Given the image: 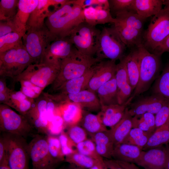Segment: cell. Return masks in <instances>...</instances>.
Segmentation results:
<instances>
[{
    "label": "cell",
    "instance_id": "cell-1",
    "mask_svg": "<svg viewBox=\"0 0 169 169\" xmlns=\"http://www.w3.org/2000/svg\"><path fill=\"white\" fill-rule=\"evenodd\" d=\"M84 21L83 9L75 0H68L64 4L51 11L45 23L49 30L59 38L69 36Z\"/></svg>",
    "mask_w": 169,
    "mask_h": 169
},
{
    "label": "cell",
    "instance_id": "cell-2",
    "mask_svg": "<svg viewBox=\"0 0 169 169\" xmlns=\"http://www.w3.org/2000/svg\"><path fill=\"white\" fill-rule=\"evenodd\" d=\"M101 60L84 54L75 48L71 54L61 60L60 69L49 91L55 92L67 81L80 76Z\"/></svg>",
    "mask_w": 169,
    "mask_h": 169
},
{
    "label": "cell",
    "instance_id": "cell-3",
    "mask_svg": "<svg viewBox=\"0 0 169 169\" xmlns=\"http://www.w3.org/2000/svg\"><path fill=\"white\" fill-rule=\"evenodd\" d=\"M136 48L139 58V78L136 88L126 102L128 105L136 97L147 91L159 75L161 56L150 52L142 44Z\"/></svg>",
    "mask_w": 169,
    "mask_h": 169
},
{
    "label": "cell",
    "instance_id": "cell-4",
    "mask_svg": "<svg viewBox=\"0 0 169 169\" xmlns=\"http://www.w3.org/2000/svg\"><path fill=\"white\" fill-rule=\"evenodd\" d=\"M61 60L45 58L38 63L29 65L20 75L13 79L14 82L28 81L43 90L51 84L59 73Z\"/></svg>",
    "mask_w": 169,
    "mask_h": 169
},
{
    "label": "cell",
    "instance_id": "cell-5",
    "mask_svg": "<svg viewBox=\"0 0 169 169\" xmlns=\"http://www.w3.org/2000/svg\"><path fill=\"white\" fill-rule=\"evenodd\" d=\"M58 38L45 24L40 28L27 30L23 37V42L33 64L38 63L44 60L50 45Z\"/></svg>",
    "mask_w": 169,
    "mask_h": 169
},
{
    "label": "cell",
    "instance_id": "cell-6",
    "mask_svg": "<svg viewBox=\"0 0 169 169\" xmlns=\"http://www.w3.org/2000/svg\"><path fill=\"white\" fill-rule=\"evenodd\" d=\"M32 64L33 61L23 44L0 53V78L10 77L13 79Z\"/></svg>",
    "mask_w": 169,
    "mask_h": 169
},
{
    "label": "cell",
    "instance_id": "cell-7",
    "mask_svg": "<svg viewBox=\"0 0 169 169\" xmlns=\"http://www.w3.org/2000/svg\"><path fill=\"white\" fill-rule=\"evenodd\" d=\"M169 35V11L164 8L151 19L143 33L142 44L152 53Z\"/></svg>",
    "mask_w": 169,
    "mask_h": 169
},
{
    "label": "cell",
    "instance_id": "cell-8",
    "mask_svg": "<svg viewBox=\"0 0 169 169\" xmlns=\"http://www.w3.org/2000/svg\"><path fill=\"white\" fill-rule=\"evenodd\" d=\"M8 165L10 169H29L28 144L25 138L16 134L3 132Z\"/></svg>",
    "mask_w": 169,
    "mask_h": 169
},
{
    "label": "cell",
    "instance_id": "cell-9",
    "mask_svg": "<svg viewBox=\"0 0 169 169\" xmlns=\"http://www.w3.org/2000/svg\"><path fill=\"white\" fill-rule=\"evenodd\" d=\"M126 47L112 27H105L101 30L95 57L101 60L105 59L115 61L120 60L125 56Z\"/></svg>",
    "mask_w": 169,
    "mask_h": 169
},
{
    "label": "cell",
    "instance_id": "cell-10",
    "mask_svg": "<svg viewBox=\"0 0 169 169\" xmlns=\"http://www.w3.org/2000/svg\"><path fill=\"white\" fill-rule=\"evenodd\" d=\"M101 30L84 21L78 25L69 37L75 48L81 53L95 55Z\"/></svg>",
    "mask_w": 169,
    "mask_h": 169
},
{
    "label": "cell",
    "instance_id": "cell-11",
    "mask_svg": "<svg viewBox=\"0 0 169 169\" xmlns=\"http://www.w3.org/2000/svg\"><path fill=\"white\" fill-rule=\"evenodd\" d=\"M0 130L3 132L16 134L24 138L30 134L33 128L26 118L8 105H0Z\"/></svg>",
    "mask_w": 169,
    "mask_h": 169
},
{
    "label": "cell",
    "instance_id": "cell-12",
    "mask_svg": "<svg viewBox=\"0 0 169 169\" xmlns=\"http://www.w3.org/2000/svg\"><path fill=\"white\" fill-rule=\"evenodd\" d=\"M28 148L33 169L54 168L56 165L49 152L47 136L36 135L28 144Z\"/></svg>",
    "mask_w": 169,
    "mask_h": 169
},
{
    "label": "cell",
    "instance_id": "cell-13",
    "mask_svg": "<svg viewBox=\"0 0 169 169\" xmlns=\"http://www.w3.org/2000/svg\"><path fill=\"white\" fill-rule=\"evenodd\" d=\"M36 99L30 109L24 116L33 128L41 133L49 134L46 111L48 98L44 93Z\"/></svg>",
    "mask_w": 169,
    "mask_h": 169
},
{
    "label": "cell",
    "instance_id": "cell-14",
    "mask_svg": "<svg viewBox=\"0 0 169 169\" xmlns=\"http://www.w3.org/2000/svg\"><path fill=\"white\" fill-rule=\"evenodd\" d=\"M116 66V61L109 59L102 60L95 64L87 89L96 93L100 87L115 76Z\"/></svg>",
    "mask_w": 169,
    "mask_h": 169
},
{
    "label": "cell",
    "instance_id": "cell-15",
    "mask_svg": "<svg viewBox=\"0 0 169 169\" xmlns=\"http://www.w3.org/2000/svg\"><path fill=\"white\" fill-rule=\"evenodd\" d=\"M168 102L161 96L153 94L130 103L128 105L129 111L133 117L140 116L146 113L156 114Z\"/></svg>",
    "mask_w": 169,
    "mask_h": 169
},
{
    "label": "cell",
    "instance_id": "cell-16",
    "mask_svg": "<svg viewBox=\"0 0 169 169\" xmlns=\"http://www.w3.org/2000/svg\"><path fill=\"white\" fill-rule=\"evenodd\" d=\"M167 158V148L162 146L142 151L136 163L144 169H165Z\"/></svg>",
    "mask_w": 169,
    "mask_h": 169
},
{
    "label": "cell",
    "instance_id": "cell-17",
    "mask_svg": "<svg viewBox=\"0 0 169 169\" xmlns=\"http://www.w3.org/2000/svg\"><path fill=\"white\" fill-rule=\"evenodd\" d=\"M38 0H19L17 12L13 19L15 32L22 37L25 33L30 14L38 5Z\"/></svg>",
    "mask_w": 169,
    "mask_h": 169
},
{
    "label": "cell",
    "instance_id": "cell-18",
    "mask_svg": "<svg viewBox=\"0 0 169 169\" xmlns=\"http://www.w3.org/2000/svg\"><path fill=\"white\" fill-rule=\"evenodd\" d=\"M115 78L118 89V104H126L133 91L129 82L123 57L116 64Z\"/></svg>",
    "mask_w": 169,
    "mask_h": 169
},
{
    "label": "cell",
    "instance_id": "cell-19",
    "mask_svg": "<svg viewBox=\"0 0 169 169\" xmlns=\"http://www.w3.org/2000/svg\"><path fill=\"white\" fill-rule=\"evenodd\" d=\"M67 100L78 105L83 110L99 112L101 106L96 93L86 89L75 94L66 95Z\"/></svg>",
    "mask_w": 169,
    "mask_h": 169
},
{
    "label": "cell",
    "instance_id": "cell-20",
    "mask_svg": "<svg viewBox=\"0 0 169 169\" xmlns=\"http://www.w3.org/2000/svg\"><path fill=\"white\" fill-rule=\"evenodd\" d=\"M132 118L127 106L121 119L110 129L108 130V133L114 146L121 143L132 128Z\"/></svg>",
    "mask_w": 169,
    "mask_h": 169
},
{
    "label": "cell",
    "instance_id": "cell-21",
    "mask_svg": "<svg viewBox=\"0 0 169 169\" xmlns=\"http://www.w3.org/2000/svg\"><path fill=\"white\" fill-rule=\"evenodd\" d=\"M128 106V105L125 104L102 106L100 110L97 115L105 126L111 128L121 119Z\"/></svg>",
    "mask_w": 169,
    "mask_h": 169
},
{
    "label": "cell",
    "instance_id": "cell-22",
    "mask_svg": "<svg viewBox=\"0 0 169 169\" xmlns=\"http://www.w3.org/2000/svg\"><path fill=\"white\" fill-rule=\"evenodd\" d=\"M83 13L85 21L93 26L108 23L113 24L117 21L112 16L110 11L100 7L90 6L86 8L83 9Z\"/></svg>",
    "mask_w": 169,
    "mask_h": 169
},
{
    "label": "cell",
    "instance_id": "cell-23",
    "mask_svg": "<svg viewBox=\"0 0 169 169\" xmlns=\"http://www.w3.org/2000/svg\"><path fill=\"white\" fill-rule=\"evenodd\" d=\"M75 48L69 36L58 38L50 45L45 58L61 60L69 56Z\"/></svg>",
    "mask_w": 169,
    "mask_h": 169
},
{
    "label": "cell",
    "instance_id": "cell-24",
    "mask_svg": "<svg viewBox=\"0 0 169 169\" xmlns=\"http://www.w3.org/2000/svg\"><path fill=\"white\" fill-rule=\"evenodd\" d=\"M51 6H53L52 0H38V5L29 17L27 24V30L40 28L45 24V20L51 11L49 10Z\"/></svg>",
    "mask_w": 169,
    "mask_h": 169
},
{
    "label": "cell",
    "instance_id": "cell-25",
    "mask_svg": "<svg viewBox=\"0 0 169 169\" xmlns=\"http://www.w3.org/2000/svg\"><path fill=\"white\" fill-rule=\"evenodd\" d=\"M94 65L82 75L66 82L55 92L66 95L75 94L87 89L93 73Z\"/></svg>",
    "mask_w": 169,
    "mask_h": 169
},
{
    "label": "cell",
    "instance_id": "cell-26",
    "mask_svg": "<svg viewBox=\"0 0 169 169\" xmlns=\"http://www.w3.org/2000/svg\"><path fill=\"white\" fill-rule=\"evenodd\" d=\"M142 149L135 145L121 143L114 146L112 154L114 159L136 163L140 157Z\"/></svg>",
    "mask_w": 169,
    "mask_h": 169
},
{
    "label": "cell",
    "instance_id": "cell-27",
    "mask_svg": "<svg viewBox=\"0 0 169 169\" xmlns=\"http://www.w3.org/2000/svg\"><path fill=\"white\" fill-rule=\"evenodd\" d=\"M112 26L117 31L126 47H137L142 44V31L117 23Z\"/></svg>",
    "mask_w": 169,
    "mask_h": 169
},
{
    "label": "cell",
    "instance_id": "cell-28",
    "mask_svg": "<svg viewBox=\"0 0 169 169\" xmlns=\"http://www.w3.org/2000/svg\"><path fill=\"white\" fill-rule=\"evenodd\" d=\"M101 107L118 104L115 76L100 87L96 91Z\"/></svg>",
    "mask_w": 169,
    "mask_h": 169
},
{
    "label": "cell",
    "instance_id": "cell-29",
    "mask_svg": "<svg viewBox=\"0 0 169 169\" xmlns=\"http://www.w3.org/2000/svg\"><path fill=\"white\" fill-rule=\"evenodd\" d=\"M163 0H134V11L145 20L154 16L162 9Z\"/></svg>",
    "mask_w": 169,
    "mask_h": 169
},
{
    "label": "cell",
    "instance_id": "cell-30",
    "mask_svg": "<svg viewBox=\"0 0 169 169\" xmlns=\"http://www.w3.org/2000/svg\"><path fill=\"white\" fill-rule=\"evenodd\" d=\"M123 58L129 82L133 92L138 84L139 75V58L136 48L125 55Z\"/></svg>",
    "mask_w": 169,
    "mask_h": 169
},
{
    "label": "cell",
    "instance_id": "cell-31",
    "mask_svg": "<svg viewBox=\"0 0 169 169\" xmlns=\"http://www.w3.org/2000/svg\"><path fill=\"white\" fill-rule=\"evenodd\" d=\"M107 130L98 133L91 137L98 153L102 158L110 159H112L114 145Z\"/></svg>",
    "mask_w": 169,
    "mask_h": 169
},
{
    "label": "cell",
    "instance_id": "cell-32",
    "mask_svg": "<svg viewBox=\"0 0 169 169\" xmlns=\"http://www.w3.org/2000/svg\"><path fill=\"white\" fill-rule=\"evenodd\" d=\"M79 123L87 134L91 137L98 133L108 130L97 115L84 111L82 117Z\"/></svg>",
    "mask_w": 169,
    "mask_h": 169
},
{
    "label": "cell",
    "instance_id": "cell-33",
    "mask_svg": "<svg viewBox=\"0 0 169 169\" xmlns=\"http://www.w3.org/2000/svg\"><path fill=\"white\" fill-rule=\"evenodd\" d=\"M169 143V120L157 128L149 138L142 151H147Z\"/></svg>",
    "mask_w": 169,
    "mask_h": 169
},
{
    "label": "cell",
    "instance_id": "cell-34",
    "mask_svg": "<svg viewBox=\"0 0 169 169\" xmlns=\"http://www.w3.org/2000/svg\"><path fill=\"white\" fill-rule=\"evenodd\" d=\"M114 14L115 16V18L117 20L116 23L143 32L145 20L141 18L135 11H125Z\"/></svg>",
    "mask_w": 169,
    "mask_h": 169
},
{
    "label": "cell",
    "instance_id": "cell-35",
    "mask_svg": "<svg viewBox=\"0 0 169 169\" xmlns=\"http://www.w3.org/2000/svg\"><path fill=\"white\" fill-rule=\"evenodd\" d=\"M152 91L153 94L169 101V62L155 80Z\"/></svg>",
    "mask_w": 169,
    "mask_h": 169
},
{
    "label": "cell",
    "instance_id": "cell-36",
    "mask_svg": "<svg viewBox=\"0 0 169 169\" xmlns=\"http://www.w3.org/2000/svg\"><path fill=\"white\" fill-rule=\"evenodd\" d=\"M30 104L29 98L21 90L15 91L12 89L6 105L14 109L20 114H22L28 109Z\"/></svg>",
    "mask_w": 169,
    "mask_h": 169
},
{
    "label": "cell",
    "instance_id": "cell-37",
    "mask_svg": "<svg viewBox=\"0 0 169 169\" xmlns=\"http://www.w3.org/2000/svg\"><path fill=\"white\" fill-rule=\"evenodd\" d=\"M63 111L62 117L64 124L70 126L78 124L81 120L83 110L77 104L70 102Z\"/></svg>",
    "mask_w": 169,
    "mask_h": 169
},
{
    "label": "cell",
    "instance_id": "cell-38",
    "mask_svg": "<svg viewBox=\"0 0 169 169\" xmlns=\"http://www.w3.org/2000/svg\"><path fill=\"white\" fill-rule=\"evenodd\" d=\"M153 133L138 128H132L121 143L136 146L142 150Z\"/></svg>",
    "mask_w": 169,
    "mask_h": 169
},
{
    "label": "cell",
    "instance_id": "cell-39",
    "mask_svg": "<svg viewBox=\"0 0 169 169\" xmlns=\"http://www.w3.org/2000/svg\"><path fill=\"white\" fill-rule=\"evenodd\" d=\"M64 160L69 164H74L84 169H90L94 166L99 163L105 166V165L99 161L80 153L77 151L66 156Z\"/></svg>",
    "mask_w": 169,
    "mask_h": 169
},
{
    "label": "cell",
    "instance_id": "cell-40",
    "mask_svg": "<svg viewBox=\"0 0 169 169\" xmlns=\"http://www.w3.org/2000/svg\"><path fill=\"white\" fill-rule=\"evenodd\" d=\"M132 128H138L143 131L153 133L156 129L154 114L146 113L140 116L132 118Z\"/></svg>",
    "mask_w": 169,
    "mask_h": 169
},
{
    "label": "cell",
    "instance_id": "cell-41",
    "mask_svg": "<svg viewBox=\"0 0 169 169\" xmlns=\"http://www.w3.org/2000/svg\"><path fill=\"white\" fill-rule=\"evenodd\" d=\"M19 0H1L0 20H12L18 10Z\"/></svg>",
    "mask_w": 169,
    "mask_h": 169
},
{
    "label": "cell",
    "instance_id": "cell-42",
    "mask_svg": "<svg viewBox=\"0 0 169 169\" xmlns=\"http://www.w3.org/2000/svg\"><path fill=\"white\" fill-rule=\"evenodd\" d=\"M79 152L91 157L105 165L103 158L97 152L95 143L92 140L87 139L76 146Z\"/></svg>",
    "mask_w": 169,
    "mask_h": 169
},
{
    "label": "cell",
    "instance_id": "cell-43",
    "mask_svg": "<svg viewBox=\"0 0 169 169\" xmlns=\"http://www.w3.org/2000/svg\"><path fill=\"white\" fill-rule=\"evenodd\" d=\"M23 37L12 32L0 37V53L6 52L23 44Z\"/></svg>",
    "mask_w": 169,
    "mask_h": 169
},
{
    "label": "cell",
    "instance_id": "cell-44",
    "mask_svg": "<svg viewBox=\"0 0 169 169\" xmlns=\"http://www.w3.org/2000/svg\"><path fill=\"white\" fill-rule=\"evenodd\" d=\"M47 140L50 155L56 165L64 160L65 156L62 153L58 137L49 135Z\"/></svg>",
    "mask_w": 169,
    "mask_h": 169
},
{
    "label": "cell",
    "instance_id": "cell-45",
    "mask_svg": "<svg viewBox=\"0 0 169 169\" xmlns=\"http://www.w3.org/2000/svg\"><path fill=\"white\" fill-rule=\"evenodd\" d=\"M87 134L85 130L78 124L69 126L67 134L75 146L87 139Z\"/></svg>",
    "mask_w": 169,
    "mask_h": 169
},
{
    "label": "cell",
    "instance_id": "cell-46",
    "mask_svg": "<svg viewBox=\"0 0 169 169\" xmlns=\"http://www.w3.org/2000/svg\"><path fill=\"white\" fill-rule=\"evenodd\" d=\"M109 2L110 11L114 13L125 11H134V0H110Z\"/></svg>",
    "mask_w": 169,
    "mask_h": 169
},
{
    "label": "cell",
    "instance_id": "cell-47",
    "mask_svg": "<svg viewBox=\"0 0 169 169\" xmlns=\"http://www.w3.org/2000/svg\"><path fill=\"white\" fill-rule=\"evenodd\" d=\"M19 82L21 85V91L27 97L34 99L38 97L43 90L30 83L24 80Z\"/></svg>",
    "mask_w": 169,
    "mask_h": 169
},
{
    "label": "cell",
    "instance_id": "cell-48",
    "mask_svg": "<svg viewBox=\"0 0 169 169\" xmlns=\"http://www.w3.org/2000/svg\"><path fill=\"white\" fill-rule=\"evenodd\" d=\"M64 123L62 116L55 115L49 123V134L52 135L60 134L62 132Z\"/></svg>",
    "mask_w": 169,
    "mask_h": 169
},
{
    "label": "cell",
    "instance_id": "cell-49",
    "mask_svg": "<svg viewBox=\"0 0 169 169\" xmlns=\"http://www.w3.org/2000/svg\"><path fill=\"white\" fill-rule=\"evenodd\" d=\"M58 138L62 153L65 157L76 151L73 149L72 145L76 146L71 141L66 134L63 131L59 135Z\"/></svg>",
    "mask_w": 169,
    "mask_h": 169
},
{
    "label": "cell",
    "instance_id": "cell-50",
    "mask_svg": "<svg viewBox=\"0 0 169 169\" xmlns=\"http://www.w3.org/2000/svg\"><path fill=\"white\" fill-rule=\"evenodd\" d=\"M156 129L165 124L169 120V102L165 104L156 114Z\"/></svg>",
    "mask_w": 169,
    "mask_h": 169
},
{
    "label": "cell",
    "instance_id": "cell-51",
    "mask_svg": "<svg viewBox=\"0 0 169 169\" xmlns=\"http://www.w3.org/2000/svg\"><path fill=\"white\" fill-rule=\"evenodd\" d=\"M76 2L83 9L90 6H98L110 11L108 0H76Z\"/></svg>",
    "mask_w": 169,
    "mask_h": 169
},
{
    "label": "cell",
    "instance_id": "cell-52",
    "mask_svg": "<svg viewBox=\"0 0 169 169\" xmlns=\"http://www.w3.org/2000/svg\"><path fill=\"white\" fill-rule=\"evenodd\" d=\"M48 98L46 105V114L49 123L50 122L55 115L54 111L57 104L59 103L48 93H45Z\"/></svg>",
    "mask_w": 169,
    "mask_h": 169
},
{
    "label": "cell",
    "instance_id": "cell-53",
    "mask_svg": "<svg viewBox=\"0 0 169 169\" xmlns=\"http://www.w3.org/2000/svg\"><path fill=\"white\" fill-rule=\"evenodd\" d=\"M12 32H15L12 20L0 22V37Z\"/></svg>",
    "mask_w": 169,
    "mask_h": 169
},
{
    "label": "cell",
    "instance_id": "cell-54",
    "mask_svg": "<svg viewBox=\"0 0 169 169\" xmlns=\"http://www.w3.org/2000/svg\"><path fill=\"white\" fill-rule=\"evenodd\" d=\"M8 165L7 153L5 144L1 135L0 138V165Z\"/></svg>",
    "mask_w": 169,
    "mask_h": 169
},
{
    "label": "cell",
    "instance_id": "cell-55",
    "mask_svg": "<svg viewBox=\"0 0 169 169\" xmlns=\"http://www.w3.org/2000/svg\"><path fill=\"white\" fill-rule=\"evenodd\" d=\"M165 52L169 53V35L152 53L161 56Z\"/></svg>",
    "mask_w": 169,
    "mask_h": 169
},
{
    "label": "cell",
    "instance_id": "cell-56",
    "mask_svg": "<svg viewBox=\"0 0 169 169\" xmlns=\"http://www.w3.org/2000/svg\"><path fill=\"white\" fill-rule=\"evenodd\" d=\"M104 161L106 169H125L115 159H107Z\"/></svg>",
    "mask_w": 169,
    "mask_h": 169
},
{
    "label": "cell",
    "instance_id": "cell-57",
    "mask_svg": "<svg viewBox=\"0 0 169 169\" xmlns=\"http://www.w3.org/2000/svg\"><path fill=\"white\" fill-rule=\"evenodd\" d=\"M119 164L125 169H141L134 163L117 160Z\"/></svg>",
    "mask_w": 169,
    "mask_h": 169
},
{
    "label": "cell",
    "instance_id": "cell-58",
    "mask_svg": "<svg viewBox=\"0 0 169 169\" xmlns=\"http://www.w3.org/2000/svg\"><path fill=\"white\" fill-rule=\"evenodd\" d=\"M90 169H106V168L105 166L99 163L94 166Z\"/></svg>",
    "mask_w": 169,
    "mask_h": 169
},
{
    "label": "cell",
    "instance_id": "cell-59",
    "mask_svg": "<svg viewBox=\"0 0 169 169\" xmlns=\"http://www.w3.org/2000/svg\"><path fill=\"white\" fill-rule=\"evenodd\" d=\"M167 158L165 169H169V149L167 146Z\"/></svg>",
    "mask_w": 169,
    "mask_h": 169
},
{
    "label": "cell",
    "instance_id": "cell-60",
    "mask_svg": "<svg viewBox=\"0 0 169 169\" xmlns=\"http://www.w3.org/2000/svg\"><path fill=\"white\" fill-rule=\"evenodd\" d=\"M66 169H84L77 166L74 164H69V166Z\"/></svg>",
    "mask_w": 169,
    "mask_h": 169
},
{
    "label": "cell",
    "instance_id": "cell-61",
    "mask_svg": "<svg viewBox=\"0 0 169 169\" xmlns=\"http://www.w3.org/2000/svg\"><path fill=\"white\" fill-rule=\"evenodd\" d=\"M163 5H165L164 8L169 11V0H163Z\"/></svg>",
    "mask_w": 169,
    "mask_h": 169
},
{
    "label": "cell",
    "instance_id": "cell-62",
    "mask_svg": "<svg viewBox=\"0 0 169 169\" xmlns=\"http://www.w3.org/2000/svg\"><path fill=\"white\" fill-rule=\"evenodd\" d=\"M0 169H10L7 164L0 165Z\"/></svg>",
    "mask_w": 169,
    "mask_h": 169
},
{
    "label": "cell",
    "instance_id": "cell-63",
    "mask_svg": "<svg viewBox=\"0 0 169 169\" xmlns=\"http://www.w3.org/2000/svg\"><path fill=\"white\" fill-rule=\"evenodd\" d=\"M45 169H55L54 168H47Z\"/></svg>",
    "mask_w": 169,
    "mask_h": 169
},
{
    "label": "cell",
    "instance_id": "cell-64",
    "mask_svg": "<svg viewBox=\"0 0 169 169\" xmlns=\"http://www.w3.org/2000/svg\"><path fill=\"white\" fill-rule=\"evenodd\" d=\"M168 146V148H169V145H168V146Z\"/></svg>",
    "mask_w": 169,
    "mask_h": 169
}]
</instances>
